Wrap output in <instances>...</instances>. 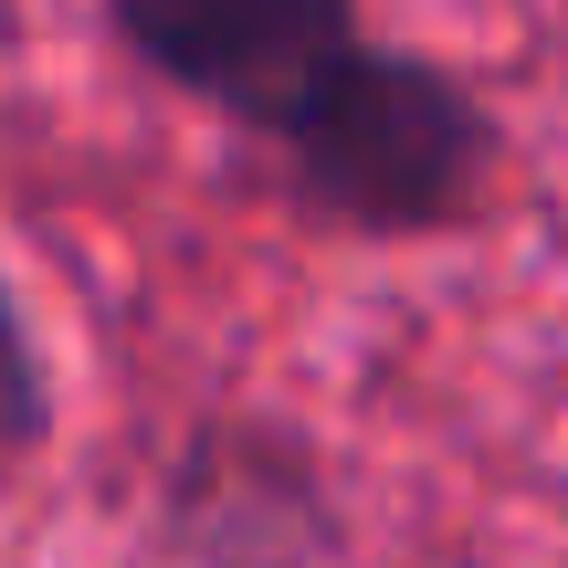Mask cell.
<instances>
[{"mask_svg":"<svg viewBox=\"0 0 568 568\" xmlns=\"http://www.w3.org/2000/svg\"><path fill=\"white\" fill-rule=\"evenodd\" d=\"M116 42L264 138L347 232H443L485 190L495 116L474 84L358 32L337 0H126Z\"/></svg>","mask_w":568,"mask_h":568,"instance_id":"6da1fadb","label":"cell"},{"mask_svg":"<svg viewBox=\"0 0 568 568\" xmlns=\"http://www.w3.org/2000/svg\"><path fill=\"white\" fill-rule=\"evenodd\" d=\"M42 432H53V379H42L32 316H21L11 274H0V453H32Z\"/></svg>","mask_w":568,"mask_h":568,"instance_id":"7a4b0ae2","label":"cell"}]
</instances>
